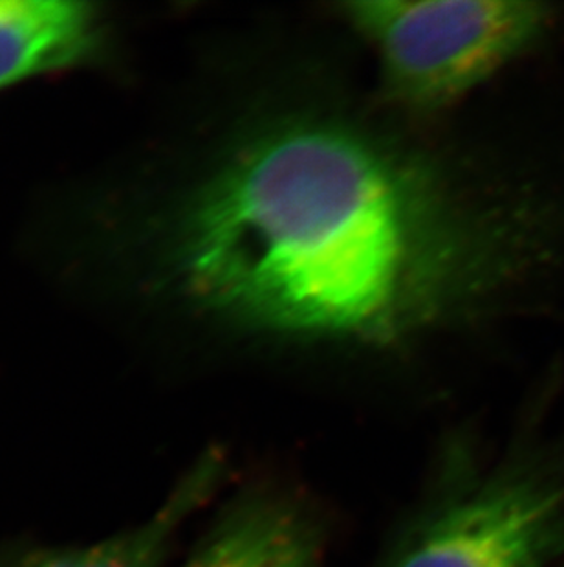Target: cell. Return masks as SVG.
<instances>
[{
  "label": "cell",
  "mask_w": 564,
  "mask_h": 567,
  "mask_svg": "<svg viewBox=\"0 0 564 567\" xmlns=\"http://www.w3.org/2000/svg\"><path fill=\"white\" fill-rule=\"evenodd\" d=\"M278 81L209 127L123 236L139 289L239 362L399 384L564 290V111L446 144L382 100Z\"/></svg>",
  "instance_id": "cell-1"
},
{
  "label": "cell",
  "mask_w": 564,
  "mask_h": 567,
  "mask_svg": "<svg viewBox=\"0 0 564 567\" xmlns=\"http://www.w3.org/2000/svg\"><path fill=\"white\" fill-rule=\"evenodd\" d=\"M563 555L561 454L524 441L497 454L458 424L432 446L370 567H552Z\"/></svg>",
  "instance_id": "cell-2"
},
{
  "label": "cell",
  "mask_w": 564,
  "mask_h": 567,
  "mask_svg": "<svg viewBox=\"0 0 564 567\" xmlns=\"http://www.w3.org/2000/svg\"><path fill=\"white\" fill-rule=\"evenodd\" d=\"M334 16L370 50L379 100L418 122L532 60L563 24L560 6L535 0H370Z\"/></svg>",
  "instance_id": "cell-3"
},
{
  "label": "cell",
  "mask_w": 564,
  "mask_h": 567,
  "mask_svg": "<svg viewBox=\"0 0 564 567\" xmlns=\"http://www.w3.org/2000/svg\"><path fill=\"white\" fill-rule=\"evenodd\" d=\"M334 533L314 488L259 472L229 491L180 567H326Z\"/></svg>",
  "instance_id": "cell-4"
},
{
  "label": "cell",
  "mask_w": 564,
  "mask_h": 567,
  "mask_svg": "<svg viewBox=\"0 0 564 567\" xmlns=\"http://www.w3.org/2000/svg\"><path fill=\"white\" fill-rule=\"evenodd\" d=\"M224 444H208L144 522L88 546L0 544V567H166L181 529L233 482Z\"/></svg>",
  "instance_id": "cell-5"
},
{
  "label": "cell",
  "mask_w": 564,
  "mask_h": 567,
  "mask_svg": "<svg viewBox=\"0 0 564 567\" xmlns=\"http://www.w3.org/2000/svg\"><path fill=\"white\" fill-rule=\"evenodd\" d=\"M107 8L85 0H0V94L108 60Z\"/></svg>",
  "instance_id": "cell-6"
}]
</instances>
